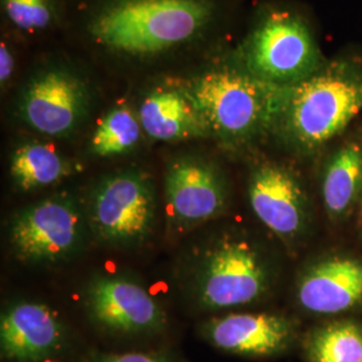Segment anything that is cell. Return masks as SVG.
Segmentation results:
<instances>
[{
	"mask_svg": "<svg viewBox=\"0 0 362 362\" xmlns=\"http://www.w3.org/2000/svg\"><path fill=\"white\" fill-rule=\"evenodd\" d=\"M233 13V0H74L70 21L100 64L157 77L223 52Z\"/></svg>",
	"mask_w": 362,
	"mask_h": 362,
	"instance_id": "1",
	"label": "cell"
},
{
	"mask_svg": "<svg viewBox=\"0 0 362 362\" xmlns=\"http://www.w3.org/2000/svg\"><path fill=\"white\" fill-rule=\"evenodd\" d=\"M208 136L224 149L243 153L272 136L287 88L247 74L221 52L179 76Z\"/></svg>",
	"mask_w": 362,
	"mask_h": 362,
	"instance_id": "2",
	"label": "cell"
},
{
	"mask_svg": "<svg viewBox=\"0 0 362 362\" xmlns=\"http://www.w3.org/2000/svg\"><path fill=\"white\" fill-rule=\"evenodd\" d=\"M362 113V55L344 52L306 81L286 89L272 137L311 157L348 133Z\"/></svg>",
	"mask_w": 362,
	"mask_h": 362,
	"instance_id": "3",
	"label": "cell"
},
{
	"mask_svg": "<svg viewBox=\"0 0 362 362\" xmlns=\"http://www.w3.org/2000/svg\"><path fill=\"white\" fill-rule=\"evenodd\" d=\"M228 55L247 74L279 88H293L327 62L310 22L294 7L266 4Z\"/></svg>",
	"mask_w": 362,
	"mask_h": 362,
	"instance_id": "4",
	"label": "cell"
},
{
	"mask_svg": "<svg viewBox=\"0 0 362 362\" xmlns=\"http://www.w3.org/2000/svg\"><path fill=\"white\" fill-rule=\"evenodd\" d=\"M95 88L89 73L65 57L52 55L30 69L13 100V116L46 137L65 139L89 118Z\"/></svg>",
	"mask_w": 362,
	"mask_h": 362,
	"instance_id": "5",
	"label": "cell"
},
{
	"mask_svg": "<svg viewBox=\"0 0 362 362\" xmlns=\"http://www.w3.org/2000/svg\"><path fill=\"white\" fill-rule=\"evenodd\" d=\"M153 184L139 169L110 173L91 189L88 221L93 233L112 246H137L152 233L156 219Z\"/></svg>",
	"mask_w": 362,
	"mask_h": 362,
	"instance_id": "6",
	"label": "cell"
},
{
	"mask_svg": "<svg viewBox=\"0 0 362 362\" xmlns=\"http://www.w3.org/2000/svg\"><path fill=\"white\" fill-rule=\"evenodd\" d=\"M272 269L254 243L227 238L218 242L203 259L196 278V294L207 309H231L266 296Z\"/></svg>",
	"mask_w": 362,
	"mask_h": 362,
	"instance_id": "7",
	"label": "cell"
},
{
	"mask_svg": "<svg viewBox=\"0 0 362 362\" xmlns=\"http://www.w3.org/2000/svg\"><path fill=\"white\" fill-rule=\"evenodd\" d=\"M11 243L30 263H58L73 257L85 239V221L67 196H54L21 211L11 223Z\"/></svg>",
	"mask_w": 362,
	"mask_h": 362,
	"instance_id": "8",
	"label": "cell"
},
{
	"mask_svg": "<svg viewBox=\"0 0 362 362\" xmlns=\"http://www.w3.org/2000/svg\"><path fill=\"white\" fill-rule=\"evenodd\" d=\"M247 191L255 216L284 243L293 246L306 236L310 200L293 169L276 161H262L251 169Z\"/></svg>",
	"mask_w": 362,
	"mask_h": 362,
	"instance_id": "9",
	"label": "cell"
},
{
	"mask_svg": "<svg viewBox=\"0 0 362 362\" xmlns=\"http://www.w3.org/2000/svg\"><path fill=\"white\" fill-rule=\"evenodd\" d=\"M227 181L219 167L202 156L176 157L165 172L170 218L191 227L219 216L227 207Z\"/></svg>",
	"mask_w": 362,
	"mask_h": 362,
	"instance_id": "10",
	"label": "cell"
},
{
	"mask_svg": "<svg viewBox=\"0 0 362 362\" xmlns=\"http://www.w3.org/2000/svg\"><path fill=\"white\" fill-rule=\"evenodd\" d=\"M86 309L94 324L124 336L157 333L165 314L149 293L121 276H98L86 288Z\"/></svg>",
	"mask_w": 362,
	"mask_h": 362,
	"instance_id": "11",
	"label": "cell"
},
{
	"mask_svg": "<svg viewBox=\"0 0 362 362\" xmlns=\"http://www.w3.org/2000/svg\"><path fill=\"white\" fill-rule=\"evenodd\" d=\"M298 305L314 315H341L362 309V257L345 252L311 260L298 275Z\"/></svg>",
	"mask_w": 362,
	"mask_h": 362,
	"instance_id": "12",
	"label": "cell"
},
{
	"mask_svg": "<svg viewBox=\"0 0 362 362\" xmlns=\"http://www.w3.org/2000/svg\"><path fill=\"white\" fill-rule=\"evenodd\" d=\"M203 334L215 348L248 358L285 354L297 339L293 321L272 313H238L214 318L204 325Z\"/></svg>",
	"mask_w": 362,
	"mask_h": 362,
	"instance_id": "13",
	"label": "cell"
},
{
	"mask_svg": "<svg viewBox=\"0 0 362 362\" xmlns=\"http://www.w3.org/2000/svg\"><path fill=\"white\" fill-rule=\"evenodd\" d=\"M136 112L144 133L156 141L176 143L209 137L179 76L153 79L141 91Z\"/></svg>",
	"mask_w": 362,
	"mask_h": 362,
	"instance_id": "14",
	"label": "cell"
},
{
	"mask_svg": "<svg viewBox=\"0 0 362 362\" xmlns=\"http://www.w3.org/2000/svg\"><path fill=\"white\" fill-rule=\"evenodd\" d=\"M65 342V326L46 305L13 303L1 314L0 349L8 361H49Z\"/></svg>",
	"mask_w": 362,
	"mask_h": 362,
	"instance_id": "15",
	"label": "cell"
},
{
	"mask_svg": "<svg viewBox=\"0 0 362 362\" xmlns=\"http://www.w3.org/2000/svg\"><path fill=\"white\" fill-rule=\"evenodd\" d=\"M320 192L327 219L341 224L362 207V129L344 134L325 153L320 168Z\"/></svg>",
	"mask_w": 362,
	"mask_h": 362,
	"instance_id": "16",
	"label": "cell"
},
{
	"mask_svg": "<svg viewBox=\"0 0 362 362\" xmlns=\"http://www.w3.org/2000/svg\"><path fill=\"white\" fill-rule=\"evenodd\" d=\"M73 164L50 144H19L10 158V173L16 188L33 191L49 187L73 173Z\"/></svg>",
	"mask_w": 362,
	"mask_h": 362,
	"instance_id": "17",
	"label": "cell"
},
{
	"mask_svg": "<svg viewBox=\"0 0 362 362\" xmlns=\"http://www.w3.org/2000/svg\"><path fill=\"white\" fill-rule=\"evenodd\" d=\"M306 362H362V321L336 320L313 327L302 339Z\"/></svg>",
	"mask_w": 362,
	"mask_h": 362,
	"instance_id": "18",
	"label": "cell"
},
{
	"mask_svg": "<svg viewBox=\"0 0 362 362\" xmlns=\"http://www.w3.org/2000/svg\"><path fill=\"white\" fill-rule=\"evenodd\" d=\"M144 130L137 112L128 104L110 107L100 118L89 141V152L97 157L127 155L137 148Z\"/></svg>",
	"mask_w": 362,
	"mask_h": 362,
	"instance_id": "19",
	"label": "cell"
},
{
	"mask_svg": "<svg viewBox=\"0 0 362 362\" xmlns=\"http://www.w3.org/2000/svg\"><path fill=\"white\" fill-rule=\"evenodd\" d=\"M0 10L7 27L25 38L40 37L62 26L67 15L61 0H0Z\"/></svg>",
	"mask_w": 362,
	"mask_h": 362,
	"instance_id": "20",
	"label": "cell"
},
{
	"mask_svg": "<svg viewBox=\"0 0 362 362\" xmlns=\"http://www.w3.org/2000/svg\"><path fill=\"white\" fill-rule=\"evenodd\" d=\"M18 70V54L10 39L1 37L0 40V86L7 90L13 85Z\"/></svg>",
	"mask_w": 362,
	"mask_h": 362,
	"instance_id": "21",
	"label": "cell"
},
{
	"mask_svg": "<svg viewBox=\"0 0 362 362\" xmlns=\"http://www.w3.org/2000/svg\"><path fill=\"white\" fill-rule=\"evenodd\" d=\"M91 362H176V358L169 351H153V353H109L98 354Z\"/></svg>",
	"mask_w": 362,
	"mask_h": 362,
	"instance_id": "22",
	"label": "cell"
},
{
	"mask_svg": "<svg viewBox=\"0 0 362 362\" xmlns=\"http://www.w3.org/2000/svg\"><path fill=\"white\" fill-rule=\"evenodd\" d=\"M358 223H360V228L362 230V207L361 209H360V212H358Z\"/></svg>",
	"mask_w": 362,
	"mask_h": 362,
	"instance_id": "23",
	"label": "cell"
}]
</instances>
